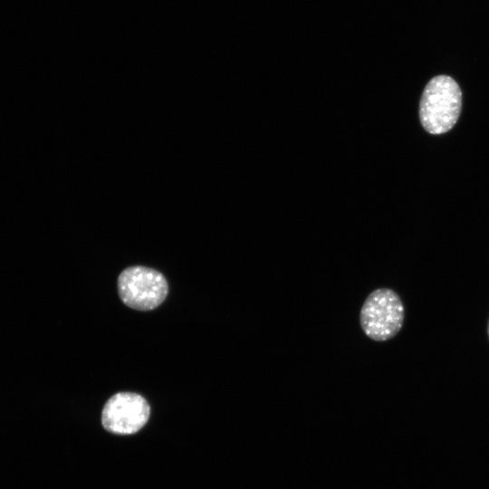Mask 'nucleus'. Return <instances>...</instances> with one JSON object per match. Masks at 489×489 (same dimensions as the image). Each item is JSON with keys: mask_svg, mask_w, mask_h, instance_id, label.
<instances>
[{"mask_svg": "<svg viewBox=\"0 0 489 489\" xmlns=\"http://www.w3.org/2000/svg\"><path fill=\"white\" fill-rule=\"evenodd\" d=\"M149 415V405L141 395L120 392L105 403L101 412V423L109 432L130 435L145 426Z\"/></svg>", "mask_w": 489, "mask_h": 489, "instance_id": "obj_4", "label": "nucleus"}, {"mask_svg": "<svg viewBox=\"0 0 489 489\" xmlns=\"http://www.w3.org/2000/svg\"><path fill=\"white\" fill-rule=\"evenodd\" d=\"M486 331H487V337H488V340H489V319H488V321H487Z\"/></svg>", "mask_w": 489, "mask_h": 489, "instance_id": "obj_5", "label": "nucleus"}, {"mask_svg": "<svg viewBox=\"0 0 489 489\" xmlns=\"http://www.w3.org/2000/svg\"><path fill=\"white\" fill-rule=\"evenodd\" d=\"M462 92L456 82L446 75L436 76L424 89L419 104V118L431 134L450 130L458 120Z\"/></svg>", "mask_w": 489, "mask_h": 489, "instance_id": "obj_1", "label": "nucleus"}, {"mask_svg": "<svg viewBox=\"0 0 489 489\" xmlns=\"http://www.w3.org/2000/svg\"><path fill=\"white\" fill-rule=\"evenodd\" d=\"M405 308L400 296L392 289L381 287L365 299L360 312L364 334L374 341H387L403 327Z\"/></svg>", "mask_w": 489, "mask_h": 489, "instance_id": "obj_2", "label": "nucleus"}, {"mask_svg": "<svg viewBox=\"0 0 489 489\" xmlns=\"http://www.w3.org/2000/svg\"><path fill=\"white\" fill-rule=\"evenodd\" d=\"M118 292L121 301L129 308L150 311L164 302L168 285L160 272L138 265L121 272L118 278Z\"/></svg>", "mask_w": 489, "mask_h": 489, "instance_id": "obj_3", "label": "nucleus"}]
</instances>
